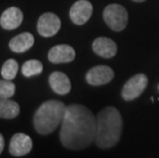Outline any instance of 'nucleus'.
I'll return each mask as SVG.
<instances>
[{
	"mask_svg": "<svg viewBox=\"0 0 159 158\" xmlns=\"http://www.w3.org/2000/svg\"><path fill=\"white\" fill-rule=\"evenodd\" d=\"M148 85V77L143 73L137 74L126 81L121 90V96L125 101H133L140 97Z\"/></svg>",
	"mask_w": 159,
	"mask_h": 158,
	"instance_id": "5",
	"label": "nucleus"
},
{
	"mask_svg": "<svg viewBox=\"0 0 159 158\" xmlns=\"http://www.w3.org/2000/svg\"><path fill=\"white\" fill-rule=\"evenodd\" d=\"M23 22V12L18 7L5 9L0 16V25L5 30H15L21 26Z\"/></svg>",
	"mask_w": 159,
	"mask_h": 158,
	"instance_id": "12",
	"label": "nucleus"
},
{
	"mask_svg": "<svg viewBox=\"0 0 159 158\" xmlns=\"http://www.w3.org/2000/svg\"><path fill=\"white\" fill-rule=\"evenodd\" d=\"M32 140L25 133H19L13 134L9 143V153L15 157H21L28 154L32 150Z\"/></svg>",
	"mask_w": 159,
	"mask_h": 158,
	"instance_id": "9",
	"label": "nucleus"
},
{
	"mask_svg": "<svg viewBox=\"0 0 159 158\" xmlns=\"http://www.w3.org/2000/svg\"><path fill=\"white\" fill-rule=\"evenodd\" d=\"M134 1H136V2H144V1H146V0H134Z\"/></svg>",
	"mask_w": 159,
	"mask_h": 158,
	"instance_id": "20",
	"label": "nucleus"
},
{
	"mask_svg": "<svg viewBox=\"0 0 159 158\" xmlns=\"http://www.w3.org/2000/svg\"><path fill=\"white\" fill-rule=\"evenodd\" d=\"M114 78V71L108 66H96L89 70L85 79L89 84L93 86L104 85Z\"/></svg>",
	"mask_w": 159,
	"mask_h": 158,
	"instance_id": "7",
	"label": "nucleus"
},
{
	"mask_svg": "<svg viewBox=\"0 0 159 158\" xmlns=\"http://www.w3.org/2000/svg\"><path fill=\"white\" fill-rule=\"evenodd\" d=\"M122 133V117L114 107H106L96 117L94 143L101 149L112 148L119 142Z\"/></svg>",
	"mask_w": 159,
	"mask_h": 158,
	"instance_id": "2",
	"label": "nucleus"
},
{
	"mask_svg": "<svg viewBox=\"0 0 159 158\" xmlns=\"http://www.w3.org/2000/svg\"><path fill=\"white\" fill-rule=\"evenodd\" d=\"M96 117L93 112L80 104L67 106L64 115L60 140L70 150H83L94 141Z\"/></svg>",
	"mask_w": 159,
	"mask_h": 158,
	"instance_id": "1",
	"label": "nucleus"
},
{
	"mask_svg": "<svg viewBox=\"0 0 159 158\" xmlns=\"http://www.w3.org/2000/svg\"><path fill=\"white\" fill-rule=\"evenodd\" d=\"M70 19L74 24L83 25L93 15V5L87 0H78L70 9Z\"/></svg>",
	"mask_w": 159,
	"mask_h": 158,
	"instance_id": "8",
	"label": "nucleus"
},
{
	"mask_svg": "<svg viewBox=\"0 0 159 158\" xmlns=\"http://www.w3.org/2000/svg\"><path fill=\"white\" fill-rule=\"evenodd\" d=\"M34 44V37L29 32H24L22 34L13 37L9 41V48L12 52L21 53L30 49Z\"/></svg>",
	"mask_w": 159,
	"mask_h": 158,
	"instance_id": "14",
	"label": "nucleus"
},
{
	"mask_svg": "<svg viewBox=\"0 0 159 158\" xmlns=\"http://www.w3.org/2000/svg\"><path fill=\"white\" fill-rule=\"evenodd\" d=\"M43 66L40 61L38 60H29L24 63L22 67V73L24 76L31 77L34 75H38L42 72Z\"/></svg>",
	"mask_w": 159,
	"mask_h": 158,
	"instance_id": "16",
	"label": "nucleus"
},
{
	"mask_svg": "<svg viewBox=\"0 0 159 158\" xmlns=\"http://www.w3.org/2000/svg\"><path fill=\"white\" fill-rule=\"evenodd\" d=\"M3 148H4V138L1 133H0V154L2 153Z\"/></svg>",
	"mask_w": 159,
	"mask_h": 158,
	"instance_id": "19",
	"label": "nucleus"
},
{
	"mask_svg": "<svg viewBox=\"0 0 159 158\" xmlns=\"http://www.w3.org/2000/svg\"><path fill=\"white\" fill-rule=\"evenodd\" d=\"M93 50L102 58L110 59L116 55L117 44L112 39L107 37H98L93 42Z\"/></svg>",
	"mask_w": 159,
	"mask_h": 158,
	"instance_id": "11",
	"label": "nucleus"
},
{
	"mask_svg": "<svg viewBox=\"0 0 159 158\" xmlns=\"http://www.w3.org/2000/svg\"><path fill=\"white\" fill-rule=\"evenodd\" d=\"M19 70V64L16 60L9 59L4 64L1 68V75L4 79L12 80L16 76Z\"/></svg>",
	"mask_w": 159,
	"mask_h": 158,
	"instance_id": "17",
	"label": "nucleus"
},
{
	"mask_svg": "<svg viewBox=\"0 0 159 158\" xmlns=\"http://www.w3.org/2000/svg\"><path fill=\"white\" fill-rule=\"evenodd\" d=\"M75 50L70 45L60 44L56 45L49 50L48 60L52 64H63L70 63L75 59Z\"/></svg>",
	"mask_w": 159,
	"mask_h": 158,
	"instance_id": "10",
	"label": "nucleus"
},
{
	"mask_svg": "<svg viewBox=\"0 0 159 158\" xmlns=\"http://www.w3.org/2000/svg\"><path fill=\"white\" fill-rule=\"evenodd\" d=\"M19 104L11 99H0V118L12 119L19 115Z\"/></svg>",
	"mask_w": 159,
	"mask_h": 158,
	"instance_id": "15",
	"label": "nucleus"
},
{
	"mask_svg": "<svg viewBox=\"0 0 159 158\" xmlns=\"http://www.w3.org/2000/svg\"><path fill=\"white\" fill-rule=\"evenodd\" d=\"M61 29V20L52 12H45L40 16L37 23V31L43 37L56 35Z\"/></svg>",
	"mask_w": 159,
	"mask_h": 158,
	"instance_id": "6",
	"label": "nucleus"
},
{
	"mask_svg": "<svg viewBox=\"0 0 159 158\" xmlns=\"http://www.w3.org/2000/svg\"><path fill=\"white\" fill-rule=\"evenodd\" d=\"M16 85L11 80H0V99H9L13 96Z\"/></svg>",
	"mask_w": 159,
	"mask_h": 158,
	"instance_id": "18",
	"label": "nucleus"
},
{
	"mask_svg": "<svg viewBox=\"0 0 159 158\" xmlns=\"http://www.w3.org/2000/svg\"><path fill=\"white\" fill-rule=\"evenodd\" d=\"M49 85L57 95H67L71 90V82L63 72H52L49 75Z\"/></svg>",
	"mask_w": 159,
	"mask_h": 158,
	"instance_id": "13",
	"label": "nucleus"
},
{
	"mask_svg": "<svg viewBox=\"0 0 159 158\" xmlns=\"http://www.w3.org/2000/svg\"><path fill=\"white\" fill-rule=\"evenodd\" d=\"M67 106L61 101L49 100L40 105L33 117L34 129L39 134L46 136L55 132L62 123Z\"/></svg>",
	"mask_w": 159,
	"mask_h": 158,
	"instance_id": "3",
	"label": "nucleus"
},
{
	"mask_svg": "<svg viewBox=\"0 0 159 158\" xmlns=\"http://www.w3.org/2000/svg\"><path fill=\"white\" fill-rule=\"evenodd\" d=\"M106 24L113 31L120 32L127 26L128 15L127 11L120 4H110L106 6L103 13Z\"/></svg>",
	"mask_w": 159,
	"mask_h": 158,
	"instance_id": "4",
	"label": "nucleus"
}]
</instances>
